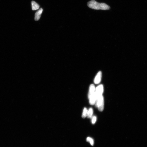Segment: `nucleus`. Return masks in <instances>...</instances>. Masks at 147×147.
<instances>
[{
	"label": "nucleus",
	"mask_w": 147,
	"mask_h": 147,
	"mask_svg": "<svg viewBox=\"0 0 147 147\" xmlns=\"http://www.w3.org/2000/svg\"><path fill=\"white\" fill-rule=\"evenodd\" d=\"M87 5L89 8L95 10H107L110 8V6L105 3H99L94 0L89 2L87 3Z\"/></svg>",
	"instance_id": "obj_1"
},
{
	"label": "nucleus",
	"mask_w": 147,
	"mask_h": 147,
	"mask_svg": "<svg viewBox=\"0 0 147 147\" xmlns=\"http://www.w3.org/2000/svg\"><path fill=\"white\" fill-rule=\"evenodd\" d=\"M95 105L99 111H103L104 109V99L103 95L99 97L96 101Z\"/></svg>",
	"instance_id": "obj_2"
},
{
	"label": "nucleus",
	"mask_w": 147,
	"mask_h": 147,
	"mask_svg": "<svg viewBox=\"0 0 147 147\" xmlns=\"http://www.w3.org/2000/svg\"><path fill=\"white\" fill-rule=\"evenodd\" d=\"M104 91V87L103 85H100L95 89V94L96 99L99 96L102 95Z\"/></svg>",
	"instance_id": "obj_3"
},
{
	"label": "nucleus",
	"mask_w": 147,
	"mask_h": 147,
	"mask_svg": "<svg viewBox=\"0 0 147 147\" xmlns=\"http://www.w3.org/2000/svg\"><path fill=\"white\" fill-rule=\"evenodd\" d=\"M102 76V73L101 71H99L97 73L96 76L95 77L94 82L96 84H98L101 82Z\"/></svg>",
	"instance_id": "obj_4"
},
{
	"label": "nucleus",
	"mask_w": 147,
	"mask_h": 147,
	"mask_svg": "<svg viewBox=\"0 0 147 147\" xmlns=\"http://www.w3.org/2000/svg\"><path fill=\"white\" fill-rule=\"evenodd\" d=\"M95 89L94 85L93 84H91L89 87L88 94V98L95 94Z\"/></svg>",
	"instance_id": "obj_5"
},
{
	"label": "nucleus",
	"mask_w": 147,
	"mask_h": 147,
	"mask_svg": "<svg viewBox=\"0 0 147 147\" xmlns=\"http://www.w3.org/2000/svg\"><path fill=\"white\" fill-rule=\"evenodd\" d=\"M43 10V9L42 8H40L39 10L35 13V21H37L40 19Z\"/></svg>",
	"instance_id": "obj_6"
},
{
	"label": "nucleus",
	"mask_w": 147,
	"mask_h": 147,
	"mask_svg": "<svg viewBox=\"0 0 147 147\" xmlns=\"http://www.w3.org/2000/svg\"><path fill=\"white\" fill-rule=\"evenodd\" d=\"M31 4L32 10H36L39 8V5L34 1L32 2Z\"/></svg>",
	"instance_id": "obj_7"
},
{
	"label": "nucleus",
	"mask_w": 147,
	"mask_h": 147,
	"mask_svg": "<svg viewBox=\"0 0 147 147\" xmlns=\"http://www.w3.org/2000/svg\"><path fill=\"white\" fill-rule=\"evenodd\" d=\"M93 113V110L92 108H91L89 109L88 110L87 117L89 118H91L92 117Z\"/></svg>",
	"instance_id": "obj_8"
},
{
	"label": "nucleus",
	"mask_w": 147,
	"mask_h": 147,
	"mask_svg": "<svg viewBox=\"0 0 147 147\" xmlns=\"http://www.w3.org/2000/svg\"><path fill=\"white\" fill-rule=\"evenodd\" d=\"M88 110L87 109L85 108H84L82 115V117L83 118H85L87 117Z\"/></svg>",
	"instance_id": "obj_9"
},
{
	"label": "nucleus",
	"mask_w": 147,
	"mask_h": 147,
	"mask_svg": "<svg viewBox=\"0 0 147 147\" xmlns=\"http://www.w3.org/2000/svg\"><path fill=\"white\" fill-rule=\"evenodd\" d=\"M87 141L89 142L92 146H93L94 144V141L93 139L90 137H87L86 139Z\"/></svg>",
	"instance_id": "obj_10"
},
{
	"label": "nucleus",
	"mask_w": 147,
	"mask_h": 147,
	"mask_svg": "<svg viewBox=\"0 0 147 147\" xmlns=\"http://www.w3.org/2000/svg\"><path fill=\"white\" fill-rule=\"evenodd\" d=\"M92 122V124H94L96 122L97 118L96 116H93L91 118Z\"/></svg>",
	"instance_id": "obj_11"
}]
</instances>
